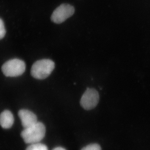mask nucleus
I'll return each instance as SVG.
<instances>
[{
    "instance_id": "nucleus-2",
    "label": "nucleus",
    "mask_w": 150,
    "mask_h": 150,
    "mask_svg": "<svg viewBox=\"0 0 150 150\" xmlns=\"http://www.w3.org/2000/svg\"><path fill=\"white\" fill-rule=\"evenodd\" d=\"M54 62L49 59H43L35 62L31 67V76L39 80H43L49 76L54 71Z\"/></svg>"
},
{
    "instance_id": "nucleus-7",
    "label": "nucleus",
    "mask_w": 150,
    "mask_h": 150,
    "mask_svg": "<svg viewBox=\"0 0 150 150\" xmlns=\"http://www.w3.org/2000/svg\"><path fill=\"white\" fill-rule=\"evenodd\" d=\"M14 121L12 113L8 110H5L0 115V125L4 129L11 128Z\"/></svg>"
},
{
    "instance_id": "nucleus-8",
    "label": "nucleus",
    "mask_w": 150,
    "mask_h": 150,
    "mask_svg": "<svg viewBox=\"0 0 150 150\" xmlns=\"http://www.w3.org/2000/svg\"><path fill=\"white\" fill-rule=\"evenodd\" d=\"M25 150H48V149L46 145L37 143L31 144Z\"/></svg>"
},
{
    "instance_id": "nucleus-5",
    "label": "nucleus",
    "mask_w": 150,
    "mask_h": 150,
    "mask_svg": "<svg viewBox=\"0 0 150 150\" xmlns=\"http://www.w3.org/2000/svg\"><path fill=\"white\" fill-rule=\"evenodd\" d=\"M99 101V95L94 88H88L81 97L80 104L84 109L90 110L96 107Z\"/></svg>"
},
{
    "instance_id": "nucleus-4",
    "label": "nucleus",
    "mask_w": 150,
    "mask_h": 150,
    "mask_svg": "<svg viewBox=\"0 0 150 150\" xmlns=\"http://www.w3.org/2000/svg\"><path fill=\"white\" fill-rule=\"evenodd\" d=\"M74 12L75 8L73 6L69 4H62L53 12L51 18V21L60 24L72 16Z\"/></svg>"
},
{
    "instance_id": "nucleus-6",
    "label": "nucleus",
    "mask_w": 150,
    "mask_h": 150,
    "mask_svg": "<svg viewBox=\"0 0 150 150\" xmlns=\"http://www.w3.org/2000/svg\"><path fill=\"white\" fill-rule=\"evenodd\" d=\"M18 115L24 129L32 126L38 122L36 115L29 110L21 109L18 111Z\"/></svg>"
},
{
    "instance_id": "nucleus-9",
    "label": "nucleus",
    "mask_w": 150,
    "mask_h": 150,
    "mask_svg": "<svg viewBox=\"0 0 150 150\" xmlns=\"http://www.w3.org/2000/svg\"><path fill=\"white\" fill-rule=\"evenodd\" d=\"M81 150H101V148L98 144H93L86 146Z\"/></svg>"
},
{
    "instance_id": "nucleus-11",
    "label": "nucleus",
    "mask_w": 150,
    "mask_h": 150,
    "mask_svg": "<svg viewBox=\"0 0 150 150\" xmlns=\"http://www.w3.org/2000/svg\"><path fill=\"white\" fill-rule=\"evenodd\" d=\"M52 150H66V149L64 148L61 147H58L54 148V149Z\"/></svg>"
},
{
    "instance_id": "nucleus-3",
    "label": "nucleus",
    "mask_w": 150,
    "mask_h": 150,
    "mask_svg": "<svg viewBox=\"0 0 150 150\" xmlns=\"http://www.w3.org/2000/svg\"><path fill=\"white\" fill-rule=\"evenodd\" d=\"M26 68L25 63L22 60L13 59L6 62L2 67L3 74L6 76L16 77L22 75Z\"/></svg>"
},
{
    "instance_id": "nucleus-1",
    "label": "nucleus",
    "mask_w": 150,
    "mask_h": 150,
    "mask_svg": "<svg viewBox=\"0 0 150 150\" xmlns=\"http://www.w3.org/2000/svg\"><path fill=\"white\" fill-rule=\"evenodd\" d=\"M46 127L43 123L37 122L33 126L24 129L22 131L21 136L26 144L39 143L43 139L46 134Z\"/></svg>"
},
{
    "instance_id": "nucleus-10",
    "label": "nucleus",
    "mask_w": 150,
    "mask_h": 150,
    "mask_svg": "<svg viewBox=\"0 0 150 150\" xmlns=\"http://www.w3.org/2000/svg\"><path fill=\"white\" fill-rule=\"evenodd\" d=\"M6 30L2 20L0 18V39H2L6 35Z\"/></svg>"
}]
</instances>
